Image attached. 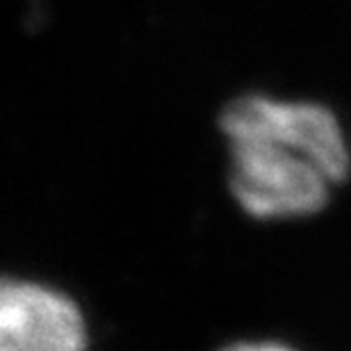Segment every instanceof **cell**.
<instances>
[{"label": "cell", "instance_id": "obj_4", "mask_svg": "<svg viewBox=\"0 0 351 351\" xmlns=\"http://www.w3.org/2000/svg\"><path fill=\"white\" fill-rule=\"evenodd\" d=\"M221 351H292L276 342H240V345H230Z\"/></svg>", "mask_w": 351, "mask_h": 351}, {"label": "cell", "instance_id": "obj_1", "mask_svg": "<svg viewBox=\"0 0 351 351\" xmlns=\"http://www.w3.org/2000/svg\"><path fill=\"white\" fill-rule=\"evenodd\" d=\"M228 144L230 192L244 213L256 219H290L326 208L335 182L306 153L261 137Z\"/></svg>", "mask_w": 351, "mask_h": 351}, {"label": "cell", "instance_id": "obj_2", "mask_svg": "<svg viewBox=\"0 0 351 351\" xmlns=\"http://www.w3.org/2000/svg\"><path fill=\"white\" fill-rule=\"evenodd\" d=\"M219 128L226 139L261 137L299 149L313 158L335 185L349 178L351 153L345 130L326 105L249 94L223 108Z\"/></svg>", "mask_w": 351, "mask_h": 351}, {"label": "cell", "instance_id": "obj_3", "mask_svg": "<svg viewBox=\"0 0 351 351\" xmlns=\"http://www.w3.org/2000/svg\"><path fill=\"white\" fill-rule=\"evenodd\" d=\"M87 324L73 299L53 287L5 278L0 351H85Z\"/></svg>", "mask_w": 351, "mask_h": 351}]
</instances>
